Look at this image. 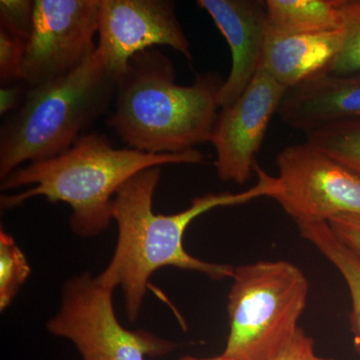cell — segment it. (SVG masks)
<instances>
[{"label":"cell","mask_w":360,"mask_h":360,"mask_svg":"<svg viewBox=\"0 0 360 360\" xmlns=\"http://www.w3.org/2000/svg\"><path fill=\"white\" fill-rule=\"evenodd\" d=\"M257 181L238 193H207L191 200V206L174 214H155L153 195L161 176L160 167L142 170L125 182L113 198V219L118 238L110 264L97 276L115 290L120 286L130 321L139 317L149 279L165 266L200 272L214 281L231 278V265L212 264L189 255L184 246L187 227L203 213L217 207L245 205L259 198H274L281 182L255 165Z\"/></svg>","instance_id":"1"},{"label":"cell","mask_w":360,"mask_h":360,"mask_svg":"<svg viewBox=\"0 0 360 360\" xmlns=\"http://www.w3.org/2000/svg\"><path fill=\"white\" fill-rule=\"evenodd\" d=\"M175 77L174 63L155 47L129 59L108 120L127 148L177 155L210 142L224 78L207 71L196 75L193 84L179 85Z\"/></svg>","instance_id":"2"},{"label":"cell","mask_w":360,"mask_h":360,"mask_svg":"<svg viewBox=\"0 0 360 360\" xmlns=\"http://www.w3.org/2000/svg\"><path fill=\"white\" fill-rule=\"evenodd\" d=\"M198 149L177 155H151L115 148L105 135L84 134L63 155L16 168L1 180L2 191L30 186L22 193L2 195V210H13L33 198L70 206L71 231L80 238L103 233L113 219V198L120 187L148 168L167 165H201Z\"/></svg>","instance_id":"3"},{"label":"cell","mask_w":360,"mask_h":360,"mask_svg":"<svg viewBox=\"0 0 360 360\" xmlns=\"http://www.w3.org/2000/svg\"><path fill=\"white\" fill-rule=\"evenodd\" d=\"M117 79L98 52L77 70L28 89L0 129V179L25 163L63 155L115 101Z\"/></svg>","instance_id":"4"},{"label":"cell","mask_w":360,"mask_h":360,"mask_svg":"<svg viewBox=\"0 0 360 360\" xmlns=\"http://www.w3.org/2000/svg\"><path fill=\"white\" fill-rule=\"evenodd\" d=\"M231 278L229 331L221 354L232 360H276L300 328L309 279L285 260L239 265Z\"/></svg>","instance_id":"5"},{"label":"cell","mask_w":360,"mask_h":360,"mask_svg":"<svg viewBox=\"0 0 360 360\" xmlns=\"http://www.w3.org/2000/svg\"><path fill=\"white\" fill-rule=\"evenodd\" d=\"M113 290L89 272L63 286L58 314L47 322L51 335L75 345L82 360H146L174 352L176 343L148 331L127 330L118 321Z\"/></svg>","instance_id":"6"},{"label":"cell","mask_w":360,"mask_h":360,"mask_svg":"<svg viewBox=\"0 0 360 360\" xmlns=\"http://www.w3.org/2000/svg\"><path fill=\"white\" fill-rule=\"evenodd\" d=\"M281 191L274 196L296 224L360 215V177L307 141L276 155Z\"/></svg>","instance_id":"7"},{"label":"cell","mask_w":360,"mask_h":360,"mask_svg":"<svg viewBox=\"0 0 360 360\" xmlns=\"http://www.w3.org/2000/svg\"><path fill=\"white\" fill-rule=\"evenodd\" d=\"M99 0H34L21 80L28 89L77 70L97 49Z\"/></svg>","instance_id":"8"},{"label":"cell","mask_w":360,"mask_h":360,"mask_svg":"<svg viewBox=\"0 0 360 360\" xmlns=\"http://www.w3.org/2000/svg\"><path fill=\"white\" fill-rule=\"evenodd\" d=\"M97 52L116 79L135 54L165 45L193 59L191 42L169 0H99Z\"/></svg>","instance_id":"9"},{"label":"cell","mask_w":360,"mask_h":360,"mask_svg":"<svg viewBox=\"0 0 360 360\" xmlns=\"http://www.w3.org/2000/svg\"><path fill=\"white\" fill-rule=\"evenodd\" d=\"M288 90L262 66L238 101L220 111L210 143L221 181L243 186L250 180L269 123Z\"/></svg>","instance_id":"10"},{"label":"cell","mask_w":360,"mask_h":360,"mask_svg":"<svg viewBox=\"0 0 360 360\" xmlns=\"http://www.w3.org/2000/svg\"><path fill=\"white\" fill-rule=\"evenodd\" d=\"M224 35L231 52V70L219 94L220 110L231 108L262 65L267 13L262 0H198Z\"/></svg>","instance_id":"11"},{"label":"cell","mask_w":360,"mask_h":360,"mask_svg":"<svg viewBox=\"0 0 360 360\" xmlns=\"http://www.w3.org/2000/svg\"><path fill=\"white\" fill-rule=\"evenodd\" d=\"M277 115L284 124L305 135L360 122V73L321 75L288 89Z\"/></svg>","instance_id":"12"},{"label":"cell","mask_w":360,"mask_h":360,"mask_svg":"<svg viewBox=\"0 0 360 360\" xmlns=\"http://www.w3.org/2000/svg\"><path fill=\"white\" fill-rule=\"evenodd\" d=\"M345 32L340 30L311 33H283L267 27L262 68L290 89L328 75L338 58Z\"/></svg>","instance_id":"13"},{"label":"cell","mask_w":360,"mask_h":360,"mask_svg":"<svg viewBox=\"0 0 360 360\" xmlns=\"http://www.w3.org/2000/svg\"><path fill=\"white\" fill-rule=\"evenodd\" d=\"M297 226L302 238L335 265L347 283L352 300L350 326L355 349L360 355V255L340 240L328 222L298 224Z\"/></svg>","instance_id":"14"},{"label":"cell","mask_w":360,"mask_h":360,"mask_svg":"<svg viewBox=\"0 0 360 360\" xmlns=\"http://www.w3.org/2000/svg\"><path fill=\"white\" fill-rule=\"evenodd\" d=\"M340 0H266L267 25L283 33L340 30Z\"/></svg>","instance_id":"15"},{"label":"cell","mask_w":360,"mask_h":360,"mask_svg":"<svg viewBox=\"0 0 360 360\" xmlns=\"http://www.w3.org/2000/svg\"><path fill=\"white\" fill-rule=\"evenodd\" d=\"M305 136L307 143L321 149L360 177V122L324 127Z\"/></svg>","instance_id":"16"},{"label":"cell","mask_w":360,"mask_h":360,"mask_svg":"<svg viewBox=\"0 0 360 360\" xmlns=\"http://www.w3.org/2000/svg\"><path fill=\"white\" fill-rule=\"evenodd\" d=\"M30 274L25 253L13 236L0 231V309L6 310Z\"/></svg>","instance_id":"17"},{"label":"cell","mask_w":360,"mask_h":360,"mask_svg":"<svg viewBox=\"0 0 360 360\" xmlns=\"http://www.w3.org/2000/svg\"><path fill=\"white\" fill-rule=\"evenodd\" d=\"M338 13L345 37L328 75L360 73V0H340Z\"/></svg>","instance_id":"18"},{"label":"cell","mask_w":360,"mask_h":360,"mask_svg":"<svg viewBox=\"0 0 360 360\" xmlns=\"http://www.w3.org/2000/svg\"><path fill=\"white\" fill-rule=\"evenodd\" d=\"M34 22V0H1L0 30L27 44Z\"/></svg>","instance_id":"19"},{"label":"cell","mask_w":360,"mask_h":360,"mask_svg":"<svg viewBox=\"0 0 360 360\" xmlns=\"http://www.w3.org/2000/svg\"><path fill=\"white\" fill-rule=\"evenodd\" d=\"M26 45L0 30V82L2 85L21 82Z\"/></svg>","instance_id":"20"},{"label":"cell","mask_w":360,"mask_h":360,"mask_svg":"<svg viewBox=\"0 0 360 360\" xmlns=\"http://www.w3.org/2000/svg\"><path fill=\"white\" fill-rule=\"evenodd\" d=\"M336 236L360 255V215L342 214L328 220Z\"/></svg>","instance_id":"21"},{"label":"cell","mask_w":360,"mask_h":360,"mask_svg":"<svg viewBox=\"0 0 360 360\" xmlns=\"http://www.w3.org/2000/svg\"><path fill=\"white\" fill-rule=\"evenodd\" d=\"M312 354H314V340L300 328L290 345L276 360H305Z\"/></svg>","instance_id":"22"},{"label":"cell","mask_w":360,"mask_h":360,"mask_svg":"<svg viewBox=\"0 0 360 360\" xmlns=\"http://www.w3.org/2000/svg\"><path fill=\"white\" fill-rule=\"evenodd\" d=\"M28 87L21 80L18 84L2 87L0 90V115H11L18 110L25 99Z\"/></svg>","instance_id":"23"},{"label":"cell","mask_w":360,"mask_h":360,"mask_svg":"<svg viewBox=\"0 0 360 360\" xmlns=\"http://www.w3.org/2000/svg\"><path fill=\"white\" fill-rule=\"evenodd\" d=\"M179 360H232L231 359H227V357L224 356V355L220 354L219 356H213V357H195L191 356V355H186V356L181 357Z\"/></svg>","instance_id":"24"},{"label":"cell","mask_w":360,"mask_h":360,"mask_svg":"<svg viewBox=\"0 0 360 360\" xmlns=\"http://www.w3.org/2000/svg\"><path fill=\"white\" fill-rule=\"evenodd\" d=\"M305 360H335L333 359H326V357L317 356L316 354H312Z\"/></svg>","instance_id":"25"}]
</instances>
